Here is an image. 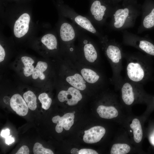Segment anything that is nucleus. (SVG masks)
I'll return each mask as SVG.
<instances>
[{"instance_id":"nucleus-1","label":"nucleus","mask_w":154,"mask_h":154,"mask_svg":"<svg viewBox=\"0 0 154 154\" xmlns=\"http://www.w3.org/2000/svg\"><path fill=\"white\" fill-rule=\"evenodd\" d=\"M150 56L140 55L126 56L125 78L143 85L150 80L153 70V61Z\"/></svg>"},{"instance_id":"nucleus-2","label":"nucleus","mask_w":154,"mask_h":154,"mask_svg":"<svg viewBox=\"0 0 154 154\" xmlns=\"http://www.w3.org/2000/svg\"><path fill=\"white\" fill-rule=\"evenodd\" d=\"M105 51L112 69L113 82L115 88L119 89L123 79L121 74L123 57L121 49L118 44L112 43L106 46Z\"/></svg>"},{"instance_id":"nucleus-3","label":"nucleus","mask_w":154,"mask_h":154,"mask_svg":"<svg viewBox=\"0 0 154 154\" xmlns=\"http://www.w3.org/2000/svg\"><path fill=\"white\" fill-rule=\"evenodd\" d=\"M143 85L123 78L119 88L123 102L126 105L130 106L136 102L146 100L147 96L144 92Z\"/></svg>"},{"instance_id":"nucleus-4","label":"nucleus","mask_w":154,"mask_h":154,"mask_svg":"<svg viewBox=\"0 0 154 154\" xmlns=\"http://www.w3.org/2000/svg\"><path fill=\"white\" fill-rule=\"evenodd\" d=\"M58 100L61 102L65 101L69 106H73L78 104L82 98L80 90L72 86L68 88L67 90L60 91L58 95Z\"/></svg>"},{"instance_id":"nucleus-5","label":"nucleus","mask_w":154,"mask_h":154,"mask_svg":"<svg viewBox=\"0 0 154 154\" xmlns=\"http://www.w3.org/2000/svg\"><path fill=\"white\" fill-rule=\"evenodd\" d=\"M74 115L73 113H67L62 116H57L53 117L52 121L56 123L55 127L56 131L58 133L62 132L63 128L66 130H69L74 122Z\"/></svg>"},{"instance_id":"nucleus-6","label":"nucleus","mask_w":154,"mask_h":154,"mask_svg":"<svg viewBox=\"0 0 154 154\" xmlns=\"http://www.w3.org/2000/svg\"><path fill=\"white\" fill-rule=\"evenodd\" d=\"M30 19L29 15L25 13L21 15L15 21L13 30L16 37L21 38L27 33Z\"/></svg>"},{"instance_id":"nucleus-7","label":"nucleus","mask_w":154,"mask_h":154,"mask_svg":"<svg viewBox=\"0 0 154 154\" xmlns=\"http://www.w3.org/2000/svg\"><path fill=\"white\" fill-rule=\"evenodd\" d=\"M83 136L84 141L87 143H93L99 141L104 136L106 130L101 126H97L85 130Z\"/></svg>"},{"instance_id":"nucleus-8","label":"nucleus","mask_w":154,"mask_h":154,"mask_svg":"<svg viewBox=\"0 0 154 154\" xmlns=\"http://www.w3.org/2000/svg\"><path fill=\"white\" fill-rule=\"evenodd\" d=\"M10 106L17 114L21 116H25L28 113V107L22 96L18 94L11 97L10 101Z\"/></svg>"},{"instance_id":"nucleus-9","label":"nucleus","mask_w":154,"mask_h":154,"mask_svg":"<svg viewBox=\"0 0 154 154\" xmlns=\"http://www.w3.org/2000/svg\"><path fill=\"white\" fill-rule=\"evenodd\" d=\"M106 9V7L100 0H96L92 3L90 11L94 19L100 21L103 20Z\"/></svg>"},{"instance_id":"nucleus-10","label":"nucleus","mask_w":154,"mask_h":154,"mask_svg":"<svg viewBox=\"0 0 154 154\" xmlns=\"http://www.w3.org/2000/svg\"><path fill=\"white\" fill-rule=\"evenodd\" d=\"M97 112L100 117L106 119L116 117L118 115L117 109L112 106L100 105L97 108Z\"/></svg>"},{"instance_id":"nucleus-11","label":"nucleus","mask_w":154,"mask_h":154,"mask_svg":"<svg viewBox=\"0 0 154 154\" xmlns=\"http://www.w3.org/2000/svg\"><path fill=\"white\" fill-rule=\"evenodd\" d=\"M66 80L72 86L80 90H83L86 88V81L82 75L79 73L67 76Z\"/></svg>"},{"instance_id":"nucleus-12","label":"nucleus","mask_w":154,"mask_h":154,"mask_svg":"<svg viewBox=\"0 0 154 154\" xmlns=\"http://www.w3.org/2000/svg\"><path fill=\"white\" fill-rule=\"evenodd\" d=\"M60 35L62 40L69 42L75 38V33L72 26L70 24L65 23L61 25L60 29Z\"/></svg>"},{"instance_id":"nucleus-13","label":"nucleus","mask_w":154,"mask_h":154,"mask_svg":"<svg viewBox=\"0 0 154 154\" xmlns=\"http://www.w3.org/2000/svg\"><path fill=\"white\" fill-rule=\"evenodd\" d=\"M80 72L85 80L90 84L100 82L102 78L100 74L89 68H83L81 70Z\"/></svg>"},{"instance_id":"nucleus-14","label":"nucleus","mask_w":154,"mask_h":154,"mask_svg":"<svg viewBox=\"0 0 154 154\" xmlns=\"http://www.w3.org/2000/svg\"><path fill=\"white\" fill-rule=\"evenodd\" d=\"M129 13V10L127 8L120 9L116 11L114 15V26L116 28L119 29L123 25Z\"/></svg>"},{"instance_id":"nucleus-15","label":"nucleus","mask_w":154,"mask_h":154,"mask_svg":"<svg viewBox=\"0 0 154 154\" xmlns=\"http://www.w3.org/2000/svg\"><path fill=\"white\" fill-rule=\"evenodd\" d=\"M142 50L148 55L154 56V44L149 40H141L130 43Z\"/></svg>"},{"instance_id":"nucleus-16","label":"nucleus","mask_w":154,"mask_h":154,"mask_svg":"<svg viewBox=\"0 0 154 154\" xmlns=\"http://www.w3.org/2000/svg\"><path fill=\"white\" fill-rule=\"evenodd\" d=\"M130 128L133 130V139L136 143L140 142L143 137V131L141 123L137 118H134L130 125Z\"/></svg>"},{"instance_id":"nucleus-17","label":"nucleus","mask_w":154,"mask_h":154,"mask_svg":"<svg viewBox=\"0 0 154 154\" xmlns=\"http://www.w3.org/2000/svg\"><path fill=\"white\" fill-rule=\"evenodd\" d=\"M84 56L86 59L89 62L93 63L97 59V51L94 45L90 43H87L83 48Z\"/></svg>"},{"instance_id":"nucleus-18","label":"nucleus","mask_w":154,"mask_h":154,"mask_svg":"<svg viewBox=\"0 0 154 154\" xmlns=\"http://www.w3.org/2000/svg\"><path fill=\"white\" fill-rule=\"evenodd\" d=\"M76 23L82 28L92 33H95L96 31L90 21L86 17L81 15L76 16L74 18Z\"/></svg>"},{"instance_id":"nucleus-19","label":"nucleus","mask_w":154,"mask_h":154,"mask_svg":"<svg viewBox=\"0 0 154 154\" xmlns=\"http://www.w3.org/2000/svg\"><path fill=\"white\" fill-rule=\"evenodd\" d=\"M48 66L46 62L41 61H38L32 74V78L35 80L39 78L42 80H44L45 76L43 72L46 70Z\"/></svg>"},{"instance_id":"nucleus-20","label":"nucleus","mask_w":154,"mask_h":154,"mask_svg":"<svg viewBox=\"0 0 154 154\" xmlns=\"http://www.w3.org/2000/svg\"><path fill=\"white\" fill-rule=\"evenodd\" d=\"M21 60L24 66L23 74L26 77L32 75L34 67L33 64L34 61L31 58L27 56H23L21 58Z\"/></svg>"},{"instance_id":"nucleus-21","label":"nucleus","mask_w":154,"mask_h":154,"mask_svg":"<svg viewBox=\"0 0 154 154\" xmlns=\"http://www.w3.org/2000/svg\"><path fill=\"white\" fill-rule=\"evenodd\" d=\"M41 41L49 50L57 49V39L55 36L51 34H48L44 35L41 38Z\"/></svg>"},{"instance_id":"nucleus-22","label":"nucleus","mask_w":154,"mask_h":154,"mask_svg":"<svg viewBox=\"0 0 154 154\" xmlns=\"http://www.w3.org/2000/svg\"><path fill=\"white\" fill-rule=\"evenodd\" d=\"M23 97L29 109L32 110H36L37 107V97L32 91L29 90L24 93Z\"/></svg>"},{"instance_id":"nucleus-23","label":"nucleus","mask_w":154,"mask_h":154,"mask_svg":"<svg viewBox=\"0 0 154 154\" xmlns=\"http://www.w3.org/2000/svg\"><path fill=\"white\" fill-rule=\"evenodd\" d=\"M130 147L125 143H116L112 146L110 151L111 154H126L130 150Z\"/></svg>"},{"instance_id":"nucleus-24","label":"nucleus","mask_w":154,"mask_h":154,"mask_svg":"<svg viewBox=\"0 0 154 154\" xmlns=\"http://www.w3.org/2000/svg\"><path fill=\"white\" fill-rule=\"evenodd\" d=\"M143 25L146 29H151L154 27V7L153 8L145 17Z\"/></svg>"},{"instance_id":"nucleus-25","label":"nucleus","mask_w":154,"mask_h":154,"mask_svg":"<svg viewBox=\"0 0 154 154\" xmlns=\"http://www.w3.org/2000/svg\"><path fill=\"white\" fill-rule=\"evenodd\" d=\"M38 99L42 104V107L45 110L48 109L51 104L52 99L49 97L48 94L43 93L39 95Z\"/></svg>"},{"instance_id":"nucleus-26","label":"nucleus","mask_w":154,"mask_h":154,"mask_svg":"<svg viewBox=\"0 0 154 154\" xmlns=\"http://www.w3.org/2000/svg\"><path fill=\"white\" fill-rule=\"evenodd\" d=\"M33 152L35 154H53V152L50 149L46 148L38 142L35 143L33 148Z\"/></svg>"},{"instance_id":"nucleus-27","label":"nucleus","mask_w":154,"mask_h":154,"mask_svg":"<svg viewBox=\"0 0 154 154\" xmlns=\"http://www.w3.org/2000/svg\"><path fill=\"white\" fill-rule=\"evenodd\" d=\"M79 154H98L95 150L89 149H82L80 150Z\"/></svg>"},{"instance_id":"nucleus-28","label":"nucleus","mask_w":154,"mask_h":154,"mask_svg":"<svg viewBox=\"0 0 154 154\" xmlns=\"http://www.w3.org/2000/svg\"><path fill=\"white\" fill-rule=\"evenodd\" d=\"M29 153V151L28 147L26 145H23L21 147L16 154H28Z\"/></svg>"},{"instance_id":"nucleus-29","label":"nucleus","mask_w":154,"mask_h":154,"mask_svg":"<svg viewBox=\"0 0 154 154\" xmlns=\"http://www.w3.org/2000/svg\"><path fill=\"white\" fill-rule=\"evenodd\" d=\"M5 53L4 48L1 44L0 45V62H2L4 59Z\"/></svg>"},{"instance_id":"nucleus-30","label":"nucleus","mask_w":154,"mask_h":154,"mask_svg":"<svg viewBox=\"0 0 154 154\" xmlns=\"http://www.w3.org/2000/svg\"><path fill=\"white\" fill-rule=\"evenodd\" d=\"M10 130L9 129L2 130L1 133V136L2 137L6 138L7 137L9 136L10 133Z\"/></svg>"},{"instance_id":"nucleus-31","label":"nucleus","mask_w":154,"mask_h":154,"mask_svg":"<svg viewBox=\"0 0 154 154\" xmlns=\"http://www.w3.org/2000/svg\"><path fill=\"white\" fill-rule=\"evenodd\" d=\"M11 135L8 136L5 139V143L7 145H9L14 142V139L11 137Z\"/></svg>"},{"instance_id":"nucleus-32","label":"nucleus","mask_w":154,"mask_h":154,"mask_svg":"<svg viewBox=\"0 0 154 154\" xmlns=\"http://www.w3.org/2000/svg\"><path fill=\"white\" fill-rule=\"evenodd\" d=\"M79 151L76 148H74L72 149L71 151V153L72 154H78Z\"/></svg>"},{"instance_id":"nucleus-33","label":"nucleus","mask_w":154,"mask_h":154,"mask_svg":"<svg viewBox=\"0 0 154 154\" xmlns=\"http://www.w3.org/2000/svg\"><path fill=\"white\" fill-rule=\"evenodd\" d=\"M151 140L152 143L154 145V134L151 138Z\"/></svg>"},{"instance_id":"nucleus-34","label":"nucleus","mask_w":154,"mask_h":154,"mask_svg":"<svg viewBox=\"0 0 154 154\" xmlns=\"http://www.w3.org/2000/svg\"><path fill=\"white\" fill-rule=\"evenodd\" d=\"M130 132H132V131L131 130H130Z\"/></svg>"}]
</instances>
